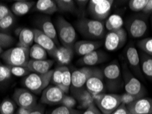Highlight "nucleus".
Wrapping results in <instances>:
<instances>
[{
  "label": "nucleus",
  "mask_w": 152,
  "mask_h": 114,
  "mask_svg": "<svg viewBox=\"0 0 152 114\" xmlns=\"http://www.w3.org/2000/svg\"><path fill=\"white\" fill-rule=\"evenodd\" d=\"M75 27L83 36L93 40L103 38L106 32L104 22L93 19L80 18L76 21Z\"/></svg>",
  "instance_id": "obj_1"
},
{
  "label": "nucleus",
  "mask_w": 152,
  "mask_h": 114,
  "mask_svg": "<svg viewBox=\"0 0 152 114\" xmlns=\"http://www.w3.org/2000/svg\"><path fill=\"white\" fill-rule=\"evenodd\" d=\"M53 73V70H51L45 74L31 73L24 78L23 86L31 92L39 95L49 86Z\"/></svg>",
  "instance_id": "obj_2"
},
{
  "label": "nucleus",
  "mask_w": 152,
  "mask_h": 114,
  "mask_svg": "<svg viewBox=\"0 0 152 114\" xmlns=\"http://www.w3.org/2000/svg\"><path fill=\"white\" fill-rule=\"evenodd\" d=\"M29 51L30 49L17 46L4 51L0 57L8 66L26 67L30 60Z\"/></svg>",
  "instance_id": "obj_3"
},
{
  "label": "nucleus",
  "mask_w": 152,
  "mask_h": 114,
  "mask_svg": "<svg viewBox=\"0 0 152 114\" xmlns=\"http://www.w3.org/2000/svg\"><path fill=\"white\" fill-rule=\"evenodd\" d=\"M56 30L62 45L73 47L77 38L74 27L64 17H58L56 21Z\"/></svg>",
  "instance_id": "obj_4"
},
{
  "label": "nucleus",
  "mask_w": 152,
  "mask_h": 114,
  "mask_svg": "<svg viewBox=\"0 0 152 114\" xmlns=\"http://www.w3.org/2000/svg\"><path fill=\"white\" fill-rule=\"evenodd\" d=\"M113 3V0H91L87 10L93 19L104 22L110 15Z\"/></svg>",
  "instance_id": "obj_5"
},
{
  "label": "nucleus",
  "mask_w": 152,
  "mask_h": 114,
  "mask_svg": "<svg viewBox=\"0 0 152 114\" xmlns=\"http://www.w3.org/2000/svg\"><path fill=\"white\" fill-rule=\"evenodd\" d=\"M95 104L103 114H110L121 105L120 94L102 93L94 97Z\"/></svg>",
  "instance_id": "obj_6"
},
{
  "label": "nucleus",
  "mask_w": 152,
  "mask_h": 114,
  "mask_svg": "<svg viewBox=\"0 0 152 114\" xmlns=\"http://www.w3.org/2000/svg\"><path fill=\"white\" fill-rule=\"evenodd\" d=\"M123 75H124L126 92L139 98L144 97L146 94V90L143 86L139 80L135 77L126 67L124 68Z\"/></svg>",
  "instance_id": "obj_7"
},
{
  "label": "nucleus",
  "mask_w": 152,
  "mask_h": 114,
  "mask_svg": "<svg viewBox=\"0 0 152 114\" xmlns=\"http://www.w3.org/2000/svg\"><path fill=\"white\" fill-rule=\"evenodd\" d=\"M127 34L124 28L109 32L105 37L104 46L109 51H116L122 48L126 43Z\"/></svg>",
  "instance_id": "obj_8"
},
{
  "label": "nucleus",
  "mask_w": 152,
  "mask_h": 114,
  "mask_svg": "<svg viewBox=\"0 0 152 114\" xmlns=\"http://www.w3.org/2000/svg\"><path fill=\"white\" fill-rule=\"evenodd\" d=\"M84 87L93 97L104 93L106 86L102 70L97 68H94L92 75L87 80Z\"/></svg>",
  "instance_id": "obj_9"
},
{
  "label": "nucleus",
  "mask_w": 152,
  "mask_h": 114,
  "mask_svg": "<svg viewBox=\"0 0 152 114\" xmlns=\"http://www.w3.org/2000/svg\"><path fill=\"white\" fill-rule=\"evenodd\" d=\"M12 98L15 103L22 108L32 109L37 105V100L35 95L28 89H15Z\"/></svg>",
  "instance_id": "obj_10"
},
{
  "label": "nucleus",
  "mask_w": 152,
  "mask_h": 114,
  "mask_svg": "<svg viewBox=\"0 0 152 114\" xmlns=\"http://www.w3.org/2000/svg\"><path fill=\"white\" fill-rule=\"evenodd\" d=\"M66 94L61 89L56 86H49L42 91L41 102L49 105H55L61 103Z\"/></svg>",
  "instance_id": "obj_11"
},
{
  "label": "nucleus",
  "mask_w": 152,
  "mask_h": 114,
  "mask_svg": "<svg viewBox=\"0 0 152 114\" xmlns=\"http://www.w3.org/2000/svg\"><path fill=\"white\" fill-rule=\"evenodd\" d=\"M127 28L132 37L139 38L145 36L148 30L147 20L142 16H136L129 20Z\"/></svg>",
  "instance_id": "obj_12"
},
{
  "label": "nucleus",
  "mask_w": 152,
  "mask_h": 114,
  "mask_svg": "<svg viewBox=\"0 0 152 114\" xmlns=\"http://www.w3.org/2000/svg\"><path fill=\"white\" fill-rule=\"evenodd\" d=\"M94 70L93 67L84 66L71 73V87L72 89L84 88L85 84Z\"/></svg>",
  "instance_id": "obj_13"
},
{
  "label": "nucleus",
  "mask_w": 152,
  "mask_h": 114,
  "mask_svg": "<svg viewBox=\"0 0 152 114\" xmlns=\"http://www.w3.org/2000/svg\"><path fill=\"white\" fill-rule=\"evenodd\" d=\"M71 91L77 101V104L78 103V109H86L91 105L95 104L94 97L85 87L80 89L71 88Z\"/></svg>",
  "instance_id": "obj_14"
},
{
  "label": "nucleus",
  "mask_w": 152,
  "mask_h": 114,
  "mask_svg": "<svg viewBox=\"0 0 152 114\" xmlns=\"http://www.w3.org/2000/svg\"><path fill=\"white\" fill-rule=\"evenodd\" d=\"M129 114H152V99L140 98L127 105Z\"/></svg>",
  "instance_id": "obj_15"
},
{
  "label": "nucleus",
  "mask_w": 152,
  "mask_h": 114,
  "mask_svg": "<svg viewBox=\"0 0 152 114\" xmlns=\"http://www.w3.org/2000/svg\"><path fill=\"white\" fill-rule=\"evenodd\" d=\"M33 30L34 33L35 44H39L41 47L45 49L48 54L53 57L58 46L54 41L39 29H33Z\"/></svg>",
  "instance_id": "obj_16"
},
{
  "label": "nucleus",
  "mask_w": 152,
  "mask_h": 114,
  "mask_svg": "<svg viewBox=\"0 0 152 114\" xmlns=\"http://www.w3.org/2000/svg\"><path fill=\"white\" fill-rule=\"evenodd\" d=\"M108 59V55L102 50H96L82 56L77 62L80 65L92 67L106 61Z\"/></svg>",
  "instance_id": "obj_17"
},
{
  "label": "nucleus",
  "mask_w": 152,
  "mask_h": 114,
  "mask_svg": "<svg viewBox=\"0 0 152 114\" xmlns=\"http://www.w3.org/2000/svg\"><path fill=\"white\" fill-rule=\"evenodd\" d=\"M102 44L103 42L100 41H76L73 46V49L75 53L82 57L97 50L101 47Z\"/></svg>",
  "instance_id": "obj_18"
},
{
  "label": "nucleus",
  "mask_w": 152,
  "mask_h": 114,
  "mask_svg": "<svg viewBox=\"0 0 152 114\" xmlns=\"http://www.w3.org/2000/svg\"><path fill=\"white\" fill-rule=\"evenodd\" d=\"M74 57L73 47L66 46H58L53 57L60 66H66L70 64Z\"/></svg>",
  "instance_id": "obj_19"
},
{
  "label": "nucleus",
  "mask_w": 152,
  "mask_h": 114,
  "mask_svg": "<svg viewBox=\"0 0 152 114\" xmlns=\"http://www.w3.org/2000/svg\"><path fill=\"white\" fill-rule=\"evenodd\" d=\"M54 61L51 60H30L26 67L31 73L38 74H45L51 70Z\"/></svg>",
  "instance_id": "obj_20"
},
{
  "label": "nucleus",
  "mask_w": 152,
  "mask_h": 114,
  "mask_svg": "<svg viewBox=\"0 0 152 114\" xmlns=\"http://www.w3.org/2000/svg\"><path fill=\"white\" fill-rule=\"evenodd\" d=\"M38 23L39 26V30L52 39L57 45L58 44V38L56 30L50 18L48 17H42L39 19Z\"/></svg>",
  "instance_id": "obj_21"
},
{
  "label": "nucleus",
  "mask_w": 152,
  "mask_h": 114,
  "mask_svg": "<svg viewBox=\"0 0 152 114\" xmlns=\"http://www.w3.org/2000/svg\"><path fill=\"white\" fill-rule=\"evenodd\" d=\"M126 60L130 68L136 73L140 74L141 72L140 68V59L137 49L133 45H129L126 51Z\"/></svg>",
  "instance_id": "obj_22"
},
{
  "label": "nucleus",
  "mask_w": 152,
  "mask_h": 114,
  "mask_svg": "<svg viewBox=\"0 0 152 114\" xmlns=\"http://www.w3.org/2000/svg\"><path fill=\"white\" fill-rule=\"evenodd\" d=\"M19 36V42L17 46H21L26 49H30L34 42V33L33 29L24 28L17 30Z\"/></svg>",
  "instance_id": "obj_23"
},
{
  "label": "nucleus",
  "mask_w": 152,
  "mask_h": 114,
  "mask_svg": "<svg viewBox=\"0 0 152 114\" xmlns=\"http://www.w3.org/2000/svg\"><path fill=\"white\" fill-rule=\"evenodd\" d=\"M104 77L108 81L115 82L120 79L121 75L120 66L117 62H112L104 67L102 70Z\"/></svg>",
  "instance_id": "obj_24"
},
{
  "label": "nucleus",
  "mask_w": 152,
  "mask_h": 114,
  "mask_svg": "<svg viewBox=\"0 0 152 114\" xmlns=\"http://www.w3.org/2000/svg\"><path fill=\"white\" fill-rule=\"evenodd\" d=\"M36 3L33 1L28 0H19L15 1L11 7L12 14L17 16H23L30 12Z\"/></svg>",
  "instance_id": "obj_25"
},
{
  "label": "nucleus",
  "mask_w": 152,
  "mask_h": 114,
  "mask_svg": "<svg viewBox=\"0 0 152 114\" xmlns=\"http://www.w3.org/2000/svg\"><path fill=\"white\" fill-rule=\"evenodd\" d=\"M36 9L39 12L47 15H53L58 12L56 1L53 0H39L36 2Z\"/></svg>",
  "instance_id": "obj_26"
},
{
  "label": "nucleus",
  "mask_w": 152,
  "mask_h": 114,
  "mask_svg": "<svg viewBox=\"0 0 152 114\" xmlns=\"http://www.w3.org/2000/svg\"><path fill=\"white\" fill-rule=\"evenodd\" d=\"M58 11L60 12H69L71 14H78L79 10L76 6L75 1L73 0H55Z\"/></svg>",
  "instance_id": "obj_27"
},
{
  "label": "nucleus",
  "mask_w": 152,
  "mask_h": 114,
  "mask_svg": "<svg viewBox=\"0 0 152 114\" xmlns=\"http://www.w3.org/2000/svg\"><path fill=\"white\" fill-rule=\"evenodd\" d=\"M105 23V28L106 30H108L109 32L118 30L123 28L124 21L122 17L118 15H112L108 17L106 20Z\"/></svg>",
  "instance_id": "obj_28"
},
{
  "label": "nucleus",
  "mask_w": 152,
  "mask_h": 114,
  "mask_svg": "<svg viewBox=\"0 0 152 114\" xmlns=\"http://www.w3.org/2000/svg\"><path fill=\"white\" fill-rule=\"evenodd\" d=\"M140 68L144 75L149 78H152V56L142 53L140 56Z\"/></svg>",
  "instance_id": "obj_29"
},
{
  "label": "nucleus",
  "mask_w": 152,
  "mask_h": 114,
  "mask_svg": "<svg viewBox=\"0 0 152 114\" xmlns=\"http://www.w3.org/2000/svg\"><path fill=\"white\" fill-rule=\"evenodd\" d=\"M48 52L39 44H34L30 48L29 55L31 60H45L48 57Z\"/></svg>",
  "instance_id": "obj_30"
},
{
  "label": "nucleus",
  "mask_w": 152,
  "mask_h": 114,
  "mask_svg": "<svg viewBox=\"0 0 152 114\" xmlns=\"http://www.w3.org/2000/svg\"><path fill=\"white\" fill-rule=\"evenodd\" d=\"M71 87V73L69 68L66 66H63L62 69V83L60 88L64 91V93H69V90Z\"/></svg>",
  "instance_id": "obj_31"
},
{
  "label": "nucleus",
  "mask_w": 152,
  "mask_h": 114,
  "mask_svg": "<svg viewBox=\"0 0 152 114\" xmlns=\"http://www.w3.org/2000/svg\"><path fill=\"white\" fill-rule=\"evenodd\" d=\"M16 109L15 102L10 99H4L0 105V114H14Z\"/></svg>",
  "instance_id": "obj_32"
},
{
  "label": "nucleus",
  "mask_w": 152,
  "mask_h": 114,
  "mask_svg": "<svg viewBox=\"0 0 152 114\" xmlns=\"http://www.w3.org/2000/svg\"><path fill=\"white\" fill-rule=\"evenodd\" d=\"M15 22V17L13 14L6 17L0 21V32L4 33L12 28Z\"/></svg>",
  "instance_id": "obj_33"
},
{
  "label": "nucleus",
  "mask_w": 152,
  "mask_h": 114,
  "mask_svg": "<svg viewBox=\"0 0 152 114\" xmlns=\"http://www.w3.org/2000/svg\"><path fill=\"white\" fill-rule=\"evenodd\" d=\"M137 45L145 54L152 56V37L140 40Z\"/></svg>",
  "instance_id": "obj_34"
},
{
  "label": "nucleus",
  "mask_w": 152,
  "mask_h": 114,
  "mask_svg": "<svg viewBox=\"0 0 152 114\" xmlns=\"http://www.w3.org/2000/svg\"><path fill=\"white\" fill-rule=\"evenodd\" d=\"M149 0H130L129 1V8L133 12H140L144 10Z\"/></svg>",
  "instance_id": "obj_35"
},
{
  "label": "nucleus",
  "mask_w": 152,
  "mask_h": 114,
  "mask_svg": "<svg viewBox=\"0 0 152 114\" xmlns=\"http://www.w3.org/2000/svg\"><path fill=\"white\" fill-rule=\"evenodd\" d=\"M10 69V73L12 75L16 76V77H26L31 72L28 70V68L25 66H8Z\"/></svg>",
  "instance_id": "obj_36"
},
{
  "label": "nucleus",
  "mask_w": 152,
  "mask_h": 114,
  "mask_svg": "<svg viewBox=\"0 0 152 114\" xmlns=\"http://www.w3.org/2000/svg\"><path fill=\"white\" fill-rule=\"evenodd\" d=\"M62 69L63 66H60L53 70V73L51 77V82L52 83L53 86H56L60 88L62 83Z\"/></svg>",
  "instance_id": "obj_37"
},
{
  "label": "nucleus",
  "mask_w": 152,
  "mask_h": 114,
  "mask_svg": "<svg viewBox=\"0 0 152 114\" xmlns=\"http://www.w3.org/2000/svg\"><path fill=\"white\" fill-rule=\"evenodd\" d=\"M82 111L75 109H70L64 106L60 105L53 109L50 114H82Z\"/></svg>",
  "instance_id": "obj_38"
},
{
  "label": "nucleus",
  "mask_w": 152,
  "mask_h": 114,
  "mask_svg": "<svg viewBox=\"0 0 152 114\" xmlns=\"http://www.w3.org/2000/svg\"><path fill=\"white\" fill-rule=\"evenodd\" d=\"M15 42V39L12 36L6 33L0 32V46L2 48H7L12 45Z\"/></svg>",
  "instance_id": "obj_39"
},
{
  "label": "nucleus",
  "mask_w": 152,
  "mask_h": 114,
  "mask_svg": "<svg viewBox=\"0 0 152 114\" xmlns=\"http://www.w3.org/2000/svg\"><path fill=\"white\" fill-rule=\"evenodd\" d=\"M60 105L62 106L68 107V108L75 109V107L77 105V101H76L75 98L73 96L65 94Z\"/></svg>",
  "instance_id": "obj_40"
},
{
  "label": "nucleus",
  "mask_w": 152,
  "mask_h": 114,
  "mask_svg": "<svg viewBox=\"0 0 152 114\" xmlns=\"http://www.w3.org/2000/svg\"><path fill=\"white\" fill-rule=\"evenodd\" d=\"M10 69L8 65H1L0 64V82H4L8 80L11 77Z\"/></svg>",
  "instance_id": "obj_41"
},
{
  "label": "nucleus",
  "mask_w": 152,
  "mask_h": 114,
  "mask_svg": "<svg viewBox=\"0 0 152 114\" xmlns=\"http://www.w3.org/2000/svg\"><path fill=\"white\" fill-rule=\"evenodd\" d=\"M121 98V104L125 105H128L132 103L133 102H134L136 100L138 99V98H140L139 97H136L134 95L129 94L127 93H124L120 95Z\"/></svg>",
  "instance_id": "obj_42"
},
{
  "label": "nucleus",
  "mask_w": 152,
  "mask_h": 114,
  "mask_svg": "<svg viewBox=\"0 0 152 114\" xmlns=\"http://www.w3.org/2000/svg\"><path fill=\"white\" fill-rule=\"evenodd\" d=\"M11 14H12V11L7 6L3 4H0V21Z\"/></svg>",
  "instance_id": "obj_43"
},
{
  "label": "nucleus",
  "mask_w": 152,
  "mask_h": 114,
  "mask_svg": "<svg viewBox=\"0 0 152 114\" xmlns=\"http://www.w3.org/2000/svg\"><path fill=\"white\" fill-rule=\"evenodd\" d=\"M82 114H103L95 104L91 105Z\"/></svg>",
  "instance_id": "obj_44"
},
{
  "label": "nucleus",
  "mask_w": 152,
  "mask_h": 114,
  "mask_svg": "<svg viewBox=\"0 0 152 114\" xmlns=\"http://www.w3.org/2000/svg\"><path fill=\"white\" fill-rule=\"evenodd\" d=\"M110 114H129V113L127 108V106L125 105L121 104V105Z\"/></svg>",
  "instance_id": "obj_45"
},
{
  "label": "nucleus",
  "mask_w": 152,
  "mask_h": 114,
  "mask_svg": "<svg viewBox=\"0 0 152 114\" xmlns=\"http://www.w3.org/2000/svg\"><path fill=\"white\" fill-rule=\"evenodd\" d=\"M45 109L41 105H37L34 109H32L30 114H44Z\"/></svg>",
  "instance_id": "obj_46"
},
{
  "label": "nucleus",
  "mask_w": 152,
  "mask_h": 114,
  "mask_svg": "<svg viewBox=\"0 0 152 114\" xmlns=\"http://www.w3.org/2000/svg\"><path fill=\"white\" fill-rule=\"evenodd\" d=\"M144 13H151L152 12V0H149L147 2L146 6H145L144 10H142Z\"/></svg>",
  "instance_id": "obj_47"
},
{
  "label": "nucleus",
  "mask_w": 152,
  "mask_h": 114,
  "mask_svg": "<svg viewBox=\"0 0 152 114\" xmlns=\"http://www.w3.org/2000/svg\"><path fill=\"white\" fill-rule=\"evenodd\" d=\"M33 109L34 108L26 109V108H22V107H19V110L17 111V114H30Z\"/></svg>",
  "instance_id": "obj_48"
},
{
  "label": "nucleus",
  "mask_w": 152,
  "mask_h": 114,
  "mask_svg": "<svg viewBox=\"0 0 152 114\" xmlns=\"http://www.w3.org/2000/svg\"><path fill=\"white\" fill-rule=\"evenodd\" d=\"M3 53V48L2 47H1V46H0V55H1V53Z\"/></svg>",
  "instance_id": "obj_49"
},
{
  "label": "nucleus",
  "mask_w": 152,
  "mask_h": 114,
  "mask_svg": "<svg viewBox=\"0 0 152 114\" xmlns=\"http://www.w3.org/2000/svg\"><path fill=\"white\" fill-rule=\"evenodd\" d=\"M0 105H1V102H0Z\"/></svg>",
  "instance_id": "obj_50"
}]
</instances>
